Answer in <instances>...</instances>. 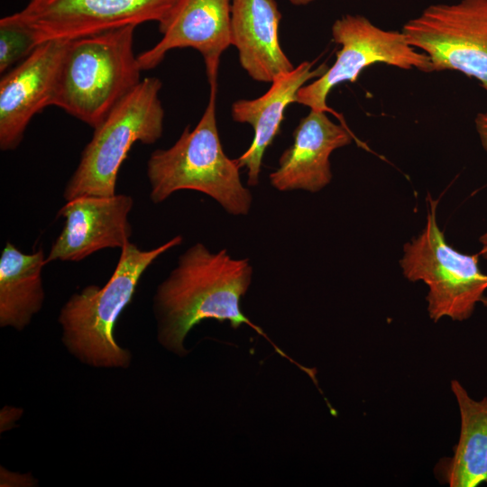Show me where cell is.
I'll list each match as a JSON object with an SVG mask.
<instances>
[{
    "instance_id": "6da1fadb",
    "label": "cell",
    "mask_w": 487,
    "mask_h": 487,
    "mask_svg": "<svg viewBox=\"0 0 487 487\" xmlns=\"http://www.w3.org/2000/svg\"><path fill=\"white\" fill-rule=\"evenodd\" d=\"M252 277L253 266L248 258H234L225 249L212 252L202 243L188 247L154 296L161 344L181 354L186 353V335L204 319L228 321L234 328L245 324L265 337L280 355L304 370L243 313L240 301Z\"/></svg>"
},
{
    "instance_id": "7a4b0ae2",
    "label": "cell",
    "mask_w": 487,
    "mask_h": 487,
    "mask_svg": "<svg viewBox=\"0 0 487 487\" xmlns=\"http://www.w3.org/2000/svg\"><path fill=\"white\" fill-rule=\"evenodd\" d=\"M136 27L126 25L69 41L51 106L96 128L142 80L133 51Z\"/></svg>"
},
{
    "instance_id": "3957f363",
    "label": "cell",
    "mask_w": 487,
    "mask_h": 487,
    "mask_svg": "<svg viewBox=\"0 0 487 487\" xmlns=\"http://www.w3.org/2000/svg\"><path fill=\"white\" fill-rule=\"evenodd\" d=\"M209 86L208 103L197 125L187 126L172 146L150 155V198L159 204L176 191L190 189L209 196L229 215L246 216L253 196L241 181L236 161L223 149L216 114L217 81Z\"/></svg>"
},
{
    "instance_id": "277c9868",
    "label": "cell",
    "mask_w": 487,
    "mask_h": 487,
    "mask_svg": "<svg viewBox=\"0 0 487 487\" xmlns=\"http://www.w3.org/2000/svg\"><path fill=\"white\" fill-rule=\"evenodd\" d=\"M182 241L181 235H176L151 250L140 249L128 242L120 250L116 267L104 287L89 285L71 296L59 317L69 349L95 366L125 367L130 354L115 343L116 319L132 300L148 267Z\"/></svg>"
},
{
    "instance_id": "5b68a950",
    "label": "cell",
    "mask_w": 487,
    "mask_h": 487,
    "mask_svg": "<svg viewBox=\"0 0 487 487\" xmlns=\"http://www.w3.org/2000/svg\"><path fill=\"white\" fill-rule=\"evenodd\" d=\"M161 81L144 78L94 129L63 198L112 196L121 165L135 142L152 144L163 133L164 109L159 98Z\"/></svg>"
},
{
    "instance_id": "8992f818",
    "label": "cell",
    "mask_w": 487,
    "mask_h": 487,
    "mask_svg": "<svg viewBox=\"0 0 487 487\" xmlns=\"http://www.w3.org/2000/svg\"><path fill=\"white\" fill-rule=\"evenodd\" d=\"M426 225L403 246L400 266L409 281H423L429 317L468 319L476 305L487 306V274L479 267V253L465 254L453 248L437 224V200L427 199Z\"/></svg>"
},
{
    "instance_id": "52a82bcc",
    "label": "cell",
    "mask_w": 487,
    "mask_h": 487,
    "mask_svg": "<svg viewBox=\"0 0 487 487\" xmlns=\"http://www.w3.org/2000/svg\"><path fill=\"white\" fill-rule=\"evenodd\" d=\"M331 32L333 41L341 46L334 64L297 94L296 103L310 110L331 112L340 118L326 105L328 94L337 85L355 82L364 69L376 63L434 72L428 56L412 47L401 31L381 29L363 15L347 14L339 17Z\"/></svg>"
},
{
    "instance_id": "ba28073f",
    "label": "cell",
    "mask_w": 487,
    "mask_h": 487,
    "mask_svg": "<svg viewBox=\"0 0 487 487\" xmlns=\"http://www.w3.org/2000/svg\"><path fill=\"white\" fill-rule=\"evenodd\" d=\"M401 32L428 56L434 71L461 72L487 92V0L430 5Z\"/></svg>"
},
{
    "instance_id": "9c48e42d",
    "label": "cell",
    "mask_w": 487,
    "mask_h": 487,
    "mask_svg": "<svg viewBox=\"0 0 487 487\" xmlns=\"http://www.w3.org/2000/svg\"><path fill=\"white\" fill-rule=\"evenodd\" d=\"M179 0H29L7 17L30 30L37 44L70 41L108 30L157 22L161 25Z\"/></svg>"
},
{
    "instance_id": "30bf717a",
    "label": "cell",
    "mask_w": 487,
    "mask_h": 487,
    "mask_svg": "<svg viewBox=\"0 0 487 487\" xmlns=\"http://www.w3.org/2000/svg\"><path fill=\"white\" fill-rule=\"evenodd\" d=\"M133 204L131 196L116 193L82 195L67 201L58 212L64 225L46 256L47 264L79 262L106 248L121 250L133 233L129 214Z\"/></svg>"
},
{
    "instance_id": "8fae6325",
    "label": "cell",
    "mask_w": 487,
    "mask_h": 487,
    "mask_svg": "<svg viewBox=\"0 0 487 487\" xmlns=\"http://www.w3.org/2000/svg\"><path fill=\"white\" fill-rule=\"evenodd\" d=\"M233 0H179L159 26L161 39L137 55L142 70L158 66L173 49L192 48L203 57L208 83L217 81L220 59L231 46Z\"/></svg>"
},
{
    "instance_id": "7c38bea8",
    "label": "cell",
    "mask_w": 487,
    "mask_h": 487,
    "mask_svg": "<svg viewBox=\"0 0 487 487\" xmlns=\"http://www.w3.org/2000/svg\"><path fill=\"white\" fill-rule=\"evenodd\" d=\"M69 41L39 44L0 80V149L15 150L28 124L51 106L58 68Z\"/></svg>"
},
{
    "instance_id": "4fadbf2b",
    "label": "cell",
    "mask_w": 487,
    "mask_h": 487,
    "mask_svg": "<svg viewBox=\"0 0 487 487\" xmlns=\"http://www.w3.org/2000/svg\"><path fill=\"white\" fill-rule=\"evenodd\" d=\"M293 143L284 150L278 168L269 175L279 191L317 193L333 179L330 156L354 139L350 129L332 121L326 112L310 110L292 133Z\"/></svg>"
},
{
    "instance_id": "5bb4252c",
    "label": "cell",
    "mask_w": 487,
    "mask_h": 487,
    "mask_svg": "<svg viewBox=\"0 0 487 487\" xmlns=\"http://www.w3.org/2000/svg\"><path fill=\"white\" fill-rule=\"evenodd\" d=\"M314 65V61H303L291 71L275 78L262 96L254 99H239L232 104L233 120L248 124L253 129L249 148L235 159L240 168L247 170L248 186L259 184L265 152L280 133L286 108L296 103L298 91L308 81L321 77L328 69L326 63L317 68Z\"/></svg>"
},
{
    "instance_id": "9a60e30c",
    "label": "cell",
    "mask_w": 487,
    "mask_h": 487,
    "mask_svg": "<svg viewBox=\"0 0 487 487\" xmlns=\"http://www.w3.org/2000/svg\"><path fill=\"white\" fill-rule=\"evenodd\" d=\"M280 20L276 0H233L230 43L255 81L271 83L295 68L280 43Z\"/></svg>"
},
{
    "instance_id": "2e32d148",
    "label": "cell",
    "mask_w": 487,
    "mask_h": 487,
    "mask_svg": "<svg viewBox=\"0 0 487 487\" xmlns=\"http://www.w3.org/2000/svg\"><path fill=\"white\" fill-rule=\"evenodd\" d=\"M451 390L460 412V436L453 456L441 459L435 472L450 487H477L487 483V396L473 400L456 380Z\"/></svg>"
},
{
    "instance_id": "e0dca14e",
    "label": "cell",
    "mask_w": 487,
    "mask_h": 487,
    "mask_svg": "<svg viewBox=\"0 0 487 487\" xmlns=\"http://www.w3.org/2000/svg\"><path fill=\"white\" fill-rule=\"evenodd\" d=\"M47 264L41 248L23 253L6 242L0 257V325L18 330L41 308L44 291L41 271Z\"/></svg>"
},
{
    "instance_id": "ac0fdd59",
    "label": "cell",
    "mask_w": 487,
    "mask_h": 487,
    "mask_svg": "<svg viewBox=\"0 0 487 487\" xmlns=\"http://www.w3.org/2000/svg\"><path fill=\"white\" fill-rule=\"evenodd\" d=\"M38 46L32 32L7 16L0 20V73L22 61Z\"/></svg>"
},
{
    "instance_id": "d6986e66",
    "label": "cell",
    "mask_w": 487,
    "mask_h": 487,
    "mask_svg": "<svg viewBox=\"0 0 487 487\" xmlns=\"http://www.w3.org/2000/svg\"><path fill=\"white\" fill-rule=\"evenodd\" d=\"M474 124L481 144L487 152V111L480 112L476 115Z\"/></svg>"
},
{
    "instance_id": "ffe728a7",
    "label": "cell",
    "mask_w": 487,
    "mask_h": 487,
    "mask_svg": "<svg viewBox=\"0 0 487 487\" xmlns=\"http://www.w3.org/2000/svg\"><path fill=\"white\" fill-rule=\"evenodd\" d=\"M481 244V250L479 255L487 260V232L482 234L479 238Z\"/></svg>"
},
{
    "instance_id": "44dd1931",
    "label": "cell",
    "mask_w": 487,
    "mask_h": 487,
    "mask_svg": "<svg viewBox=\"0 0 487 487\" xmlns=\"http://www.w3.org/2000/svg\"><path fill=\"white\" fill-rule=\"evenodd\" d=\"M314 1H316V0H289V2L291 5H297V6L307 5L311 4Z\"/></svg>"
}]
</instances>
